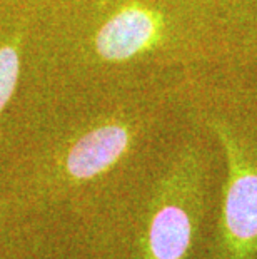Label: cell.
<instances>
[{
    "label": "cell",
    "mask_w": 257,
    "mask_h": 259,
    "mask_svg": "<svg viewBox=\"0 0 257 259\" xmlns=\"http://www.w3.org/2000/svg\"><path fill=\"white\" fill-rule=\"evenodd\" d=\"M226 147L231 156V176L224 192L217 259H255L257 169L245 162L227 139Z\"/></svg>",
    "instance_id": "1"
},
{
    "label": "cell",
    "mask_w": 257,
    "mask_h": 259,
    "mask_svg": "<svg viewBox=\"0 0 257 259\" xmlns=\"http://www.w3.org/2000/svg\"><path fill=\"white\" fill-rule=\"evenodd\" d=\"M189 179L174 174L154 202L139 259H187L197 216L189 202Z\"/></svg>",
    "instance_id": "2"
},
{
    "label": "cell",
    "mask_w": 257,
    "mask_h": 259,
    "mask_svg": "<svg viewBox=\"0 0 257 259\" xmlns=\"http://www.w3.org/2000/svg\"><path fill=\"white\" fill-rule=\"evenodd\" d=\"M130 136L127 127L106 124L92 129L74 142L65 156V174L74 181H89L104 174L124 156Z\"/></svg>",
    "instance_id": "3"
},
{
    "label": "cell",
    "mask_w": 257,
    "mask_h": 259,
    "mask_svg": "<svg viewBox=\"0 0 257 259\" xmlns=\"http://www.w3.org/2000/svg\"><path fill=\"white\" fill-rule=\"evenodd\" d=\"M157 34L156 19L144 9H125L97 34V52L107 60H125L144 51Z\"/></svg>",
    "instance_id": "4"
},
{
    "label": "cell",
    "mask_w": 257,
    "mask_h": 259,
    "mask_svg": "<svg viewBox=\"0 0 257 259\" xmlns=\"http://www.w3.org/2000/svg\"><path fill=\"white\" fill-rule=\"evenodd\" d=\"M19 77V54L15 47L0 49V112L7 106L9 99L17 84Z\"/></svg>",
    "instance_id": "5"
}]
</instances>
